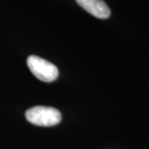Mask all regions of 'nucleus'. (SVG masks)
Returning <instances> with one entry per match:
<instances>
[{"mask_svg":"<svg viewBox=\"0 0 149 149\" xmlns=\"http://www.w3.org/2000/svg\"><path fill=\"white\" fill-rule=\"evenodd\" d=\"M25 117L30 123L37 126L50 127L61 122L62 115L55 108L45 106H36L27 110Z\"/></svg>","mask_w":149,"mask_h":149,"instance_id":"obj_1","label":"nucleus"},{"mask_svg":"<svg viewBox=\"0 0 149 149\" xmlns=\"http://www.w3.org/2000/svg\"><path fill=\"white\" fill-rule=\"evenodd\" d=\"M27 65L30 71L39 80L46 83L55 81L59 76L58 68L46 60L38 56H29L27 59Z\"/></svg>","mask_w":149,"mask_h":149,"instance_id":"obj_2","label":"nucleus"},{"mask_svg":"<svg viewBox=\"0 0 149 149\" xmlns=\"http://www.w3.org/2000/svg\"><path fill=\"white\" fill-rule=\"evenodd\" d=\"M77 4L100 19H106L110 17L111 10L103 0H76Z\"/></svg>","mask_w":149,"mask_h":149,"instance_id":"obj_3","label":"nucleus"}]
</instances>
